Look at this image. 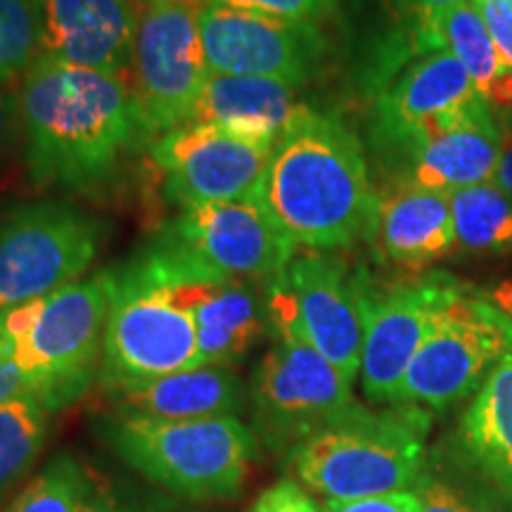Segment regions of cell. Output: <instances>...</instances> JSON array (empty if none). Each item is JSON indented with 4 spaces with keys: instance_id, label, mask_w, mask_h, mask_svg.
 Returning a JSON list of instances; mask_svg holds the SVG:
<instances>
[{
    "instance_id": "6da1fadb",
    "label": "cell",
    "mask_w": 512,
    "mask_h": 512,
    "mask_svg": "<svg viewBox=\"0 0 512 512\" xmlns=\"http://www.w3.org/2000/svg\"><path fill=\"white\" fill-rule=\"evenodd\" d=\"M17 93L24 164L38 190L105 197L150 145L124 76L36 57Z\"/></svg>"
},
{
    "instance_id": "7a4b0ae2",
    "label": "cell",
    "mask_w": 512,
    "mask_h": 512,
    "mask_svg": "<svg viewBox=\"0 0 512 512\" xmlns=\"http://www.w3.org/2000/svg\"><path fill=\"white\" fill-rule=\"evenodd\" d=\"M259 202L294 245L311 252L368 238L377 192L361 140L335 114L302 105L273 147Z\"/></svg>"
},
{
    "instance_id": "3957f363",
    "label": "cell",
    "mask_w": 512,
    "mask_h": 512,
    "mask_svg": "<svg viewBox=\"0 0 512 512\" xmlns=\"http://www.w3.org/2000/svg\"><path fill=\"white\" fill-rule=\"evenodd\" d=\"M430 415L411 403L370 411L361 403L285 453L292 475L339 501L413 491L425 475Z\"/></svg>"
},
{
    "instance_id": "277c9868",
    "label": "cell",
    "mask_w": 512,
    "mask_h": 512,
    "mask_svg": "<svg viewBox=\"0 0 512 512\" xmlns=\"http://www.w3.org/2000/svg\"><path fill=\"white\" fill-rule=\"evenodd\" d=\"M107 313V271L0 311V356L27 377L48 413L72 406L98 382Z\"/></svg>"
},
{
    "instance_id": "5b68a950",
    "label": "cell",
    "mask_w": 512,
    "mask_h": 512,
    "mask_svg": "<svg viewBox=\"0 0 512 512\" xmlns=\"http://www.w3.org/2000/svg\"><path fill=\"white\" fill-rule=\"evenodd\" d=\"M98 434L128 467L190 501L238 498L259 453L254 430L240 418L155 420L105 413Z\"/></svg>"
},
{
    "instance_id": "8992f818",
    "label": "cell",
    "mask_w": 512,
    "mask_h": 512,
    "mask_svg": "<svg viewBox=\"0 0 512 512\" xmlns=\"http://www.w3.org/2000/svg\"><path fill=\"white\" fill-rule=\"evenodd\" d=\"M297 254L261 202L181 209L131 259L159 283L242 280L268 287Z\"/></svg>"
},
{
    "instance_id": "52a82bcc",
    "label": "cell",
    "mask_w": 512,
    "mask_h": 512,
    "mask_svg": "<svg viewBox=\"0 0 512 512\" xmlns=\"http://www.w3.org/2000/svg\"><path fill=\"white\" fill-rule=\"evenodd\" d=\"M266 313L273 344L254 368L249 387L252 430L268 451L285 456L356 403L354 382L311 347L285 306L268 292Z\"/></svg>"
},
{
    "instance_id": "ba28073f",
    "label": "cell",
    "mask_w": 512,
    "mask_h": 512,
    "mask_svg": "<svg viewBox=\"0 0 512 512\" xmlns=\"http://www.w3.org/2000/svg\"><path fill=\"white\" fill-rule=\"evenodd\" d=\"M107 275L110 313L98 373L102 394L202 366L195 323L169 287L133 259L107 268Z\"/></svg>"
},
{
    "instance_id": "9c48e42d",
    "label": "cell",
    "mask_w": 512,
    "mask_h": 512,
    "mask_svg": "<svg viewBox=\"0 0 512 512\" xmlns=\"http://www.w3.org/2000/svg\"><path fill=\"white\" fill-rule=\"evenodd\" d=\"M98 216L64 202H17L0 214V311L81 278L105 245Z\"/></svg>"
},
{
    "instance_id": "30bf717a",
    "label": "cell",
    "mask_w": 512,
    "mask_h": 512,
    "mask_svg": "<svg viewBox=\"0 0 512 512\" xmlns=\"http://www.w3.org/2000/svg\"><path fill=\"white\" fill-rule=\"evenodd\" d=\"M207 0H143L128 86L150 145L188 124L209 69L200 17Z\"/></svg>"
},
{
    "instance_id": "8fae6325",
    "label": "cell",
    "mask_w": 512,
    "mask_h": 512,
    "mask_svg": "<svg viewBox=\"0 0 512 512\" xmlns=\"http://www.w3.org/2000/svg\"><path fill=\"white\" fill-rule=\"evenodd\" d=\"M508 356L512 320L491 299L460 287L413 356L394 403L441 411L465 399Z\"/></svg>"
},
{
    "instance_id": "7c38bea8",
    "label": "cell",
    "mask_w": 512,
    "mask_h": 512,
    "mask_svg": "<svg viewBox=\"0 0 512 512\" xmlns=\"http://www.w3.org/2000/svg\"><path fill=\"white\" fill-rule=\"evenodd\" d=\"M273 147L214 126L185 124L150 145L164 197L178 209L259 202Z\"/></svg>"
},
{
    "instance_id": "4fadbf2b",
    "label": "cell",
    "mask_w": 512,
    "mask_h": 512,
    "mask_svg": "<svg viewBox=\"0 0 512 512\" xmlns=\"http://www.w3.org/2000/svg\"><path fill=\"white\" fill-rule=\"evenodd\" d=\"M204 60L211 74L259 76L302 88L328 55L318 24L268 17L228 5H204L200 17Z\"/></svg>"
},
{
    "instance_id": "5bb4252c",
    "label": "cell",
    "mask_w": 512,
    "mask_h": 512,
    "mask_svg": "<svg viewBox=\"0 0 512 512\" xmlns=\"http://www.w3.org/2000/svg\"><path fill=\"white\" fill-rule=\"evenodd\" d=\"M503 136L482 95L425 121L411 138L380 155L394 185L453 192L496 178Z\"/></svg>"
},
{
    "instance_id": "9a60e30c",
    "label": "cell",
    "mask_w": 512,
    "mask_h": 512,
    "mask_svg": "<svg viewBox=\"0 0 512 512\" xmlns=\"http://www.w3.org/2000/svg\"><path fill=\"white\" fill-rule=\"evenodd\" d=\"M448 273H422L377 292L363 275L361 387L375 403H394L403 375L439 313L460 292Z\"/></svg>"
},
{
    "instance_id": "2e32d148",
    "label": "cell",
    "mask_w": 512,
    "mask_h": 512,
    "mask_svg": "<svg viewBox=\"0 0 512 512\" xmlns=\"http://www.w3.org/2000/svg\"><path fill=\"white\" fill-rule=\"evenodd\" d=\"M297 330L351 382L361 370L363 275L328 252L294 254L287 271L266 287Z\"/></svg>"
},
{
    "instance_id": "e0dca14e",
    "label": "cell",
    "mask_w": 512,
    "mask_h": 512,
    "mask_svg": "<svg viewBox=\"0 0 512 512\" xmlns=\"http://www.w3.org/2000/svg\"><path fill=\"white\" fill-rule=\"evenodd\" d=\"M38 57L128 76L143 0H36Z\"/></svg>"
},
{
    "instance_id": "ac0fdd59",
    "label": "cell",
    "mask_w": 512,
    "mask_h": 512,
    "mask_svg": "<svg viewBox=\"0 0 512 512\" xmlns=\"http://www.w3.org/2000/svg\"><path fill=\"white\" fill-rule=\"evenodd\" d=\"M477 88L460 60L448 50L418 53L392 74L373 107L370 143L375 155L394 150L441 112L477 98Z\"/></svg>"
},
{
    "instance_id": "d6986e66",
    "label": "cell",
    "mask_w": 512,
    "mask_h": 512,
    "mask_svg": "<svg viewBox=\"0 0 512 512\" xmlns=\"http://www.w3.org/2000/svg\"><path fill=\"white\" fill-rule=\"evenodd\" d=\"M162 285L192 316L202 366L233 368L268 330L266 287L242 280H178Z\"/></svg>"
},
{
    "instance_id": "ffe728a7",
    "label": "cell",
    "mask_w": 512,
    "mask_h": 512,
    "mask_svg": "<svg viewBox=\"0 0 512 512\" xmlns=\"http://www.w3.org/2000/svg\"><path fill=\"white\" fill-rule=\"evenodd\" d=\"M368 240L389 266L422 275L456 247L451 197L444 192L394 185L377 195Z\"/></svg>"
},
{
    "instance_id": "44dd1931",
    "label": "cell",
    "mask_w": 512,
    "mask_h": 512,
    "mask_svg": "<svg viewBox=\"0 0 512 512\" xmlns=\"http://www.w3.org/2000/svg\"><path fill=\"white\" fill-rule=\"evenodd\" d=\"M110 413L155 420L238 418L247 408L245 384L233 368L200 366L102 394Z\"/></svg>"
},
{
    "instance_id": "7402d4cb",
    "label": "cell",
    "mask_w": 512,
    "mask_h": 512,
    "mask_svg": "<svg viewBox=\"0 0 512 512\" xmlns=\"http://www.w3.org/2000/svg\"><path fill=\"white\" fill-rule=\"evenodd\" d=\"M302 105L297 88L283 81L209 72L188 124L214 126L233 136L275 145Z\"/></svg>"
},
{
    "instance_id": "603a6c76",
    "label": "cell",
    "mask_w": 512,
    "mask_h": 512,
    "mask_svg": "<svg viewBox=\"0 0 512 512\" xmlns=\"http://www.w3.org/2000/svg\"><path fill=\"white\" fill-rule=\"evenodd\" d=\"M411 43L418 53L448 50L456 55L486 105L512 112V69L498 55L472 0L413 19Z\"/></svg>"
},
{
    "instance_id": "cb8c5ba5",
    "label": "cell",
    "mask_w": 512,
    "mask_h": 512,
    "mask_svg": "<svg viewBox=\"0 0 512 512\" xmlns=\"http://www.w3.org/2000/svg\"><path fill=\"white\" fill-rule=\"evenodd\" d=\"M456 247L477 254L512 252V195L494 181L451 195Z\"/></svg>"
},
{
    "instance_id": "d4e9b609",
    "label": "cell",
    "mask_w": 512,
    "mask_h": 512,
    "mask_svg": "<svg viewBox=\"0 0 512 512\" xmlns=\"http://www.w3.org/2000/svg\"><path fill=\"white\" fill-rule=\"evenodd\" d=\"M48 411L34 396L0 406V503L29 475L48 439Z\"/></svg>"
},
{
    "instance_id": "484cf974",
    "label": "cell",
    "mask_w": 512,
    "mask_h": 512,
    "mask_svg": "<svg viewBox=\"0 0 512 512\" xmlns=\"http://www.w3.org/2000/svg\"><path fill=\"white\" fill-rule=\"evenodd\" d=\"M463 437L479 463L512 437V356L503 358L463 420Z\"/></svg>"
},
{
    "instance_id": "4316f807",
    "label": "cell",
    "mask_w": 512,
    "mask_h": 512,
    "mask_svg": "<svg viewBox=\"0 0 512 512\" xmlns=\"http://www.w3.org/2000/svg\"><path fill=\"white\" fill-rule=\"evenodd\" d=\"M91 475L69 451L57 453L5 512H79Z\"/></svg>"
},
{
    "instance_id": "83f0119b",
    "label": "cell",
    "mask_w": 512,
    "mask_h": 512,
    "mask_svg": "<svg viewBox=\"0 0 512 512\" xmlns=\"http://www.w3.org/2000/svg\"><path fill=\"white\" fill-rule=\"evenodd\" d=\"M36 57V0H0V83L22 81Z\"/></svg>"
},
{
    "instance_id": "f1b7e54d",
    "label": "cell",
    "mask_w": 512,
    "mask_h": 512,
    "mask_svg": "<svg viewBox=\"0 0 512 512\" xmlns=\"http://www.w3.org/2000/svg\"><path fill=\"white\" fill-rule=\"evenodd\" d=\"M413 494L418 496V512H494L482 494L460 484L446 482V479L432 477L427 470L413 489Z\"/></svg>"
},
{
    "instance_id": "f546056e",
    "label": "cell",
    "mask_w": 512,
    "mask_h": 512,
    "mask_svg": "<svg viewBox=\"0 0 512 512\" xmlns=\"http://www.w3.org/2000/svg\"><path fill=\"white\" fill-rule=\"evenodd\" d=\"M209 3L311 24L325 22L337 12V0H209Z\"/></svg>"
},
{
    "instance_id": "4dcf8cb0",
    "label": "cell",
    "mask_w": 512,
    "mask_h": 512,
    "mask_svg": "<svg viewBox=\"0 0 512 512\" xmlns=\"http://www.w3.org/2000/svg\"><path fill=\"white\" fill-rule=\"evenodd\" d=\"M249 512H323L309 491L294 479H280L256 498Z\"/></svg>"
},
{
    "instance_id": "1f68e13d",
    "label": "cell",
    "mask_w": 512,
    "mask_h": 512,
    "mask_svg": "<svg viewBox=\"0 0 512 512\" xmlns=\"http://www.w3.org/2000/svg\"><path fill=\"white\" fill-rule=\"evenodd\" d=\"M79 512H159L140 498L126 494L124 489L102 482V479H93L88 482L86 494L81 498Z\"/></svg>"
},
{
    "instance_id": "d6a6232c",
    "label": "cell",
    "mask_w": 512,
    "mask_h": 512,
    "mask_svg": "<svg viewBox=\"0 0 512 512\" xmlns=\"http://www.w3.org/2000/svg\"><path fill=\"white\" fill-rule=\"evenodd\" d=\"M501 60L512 69V0H472Z\"/></svg>"
},
{
    "instance_id": "836d02e7",
    "label": "cell",
    "mask_w": 512,
    "mask_h": 512,
    "mask_svg": "<svg viewBox=\"0 0 512 512\" xmlns=\"http://www.w3.org/2000/svg\"><path fill=\"white\" fill-rule=\"evenodd\" d=\"M418 496L413 491L403 494H384V496H368V498H351V501H339L330 498L323 505V512H418Z\"/></svg>"
},
{
    "instance_id": "e575fe53",
    "label": "cell",
    "mask_w": 512,
    "mask_h": 512,
    "mask_svg": "<svg viewBox=\"0 0 512 512\" xmlns=\"http://www.w3.org/2000/svg\"><path fill=\"white\" fill-rule=\"evenodd\" d=\"M22 138V114H19V93L8 83H0V159Z\"/></svg>"
},
{
    "instance_id": "d590c367",
    "label": "cell",
    "mask_w": 512,
    "mask_h": 512,
    "mask_svg": "<svg viewBox=\"0 0 512 512\" xmlns=\"http://www.w3.org/2000/svg\"><path fill=\"white\" fill-rule=\"evenodd\" d=\"M31 396L29 382L27 377L19 373V368L15 363L8 361L5 356H0V406L5 401L15 399V396Z\"/></svg>"
},
{
    "instance_id": "8d00e7d4",
    "label": "cell",
    "mask_w": 512,
    "mask_h": 512,
    "mask_svg": "<svg viewBox=\"0 0 512 512\" xmlns=\"http://www.w3.org/2000/svg\"><path fill=\"white\" fill-rule=\"evenodd\" d=\"M482 467L496 482H501L505 489L512 491V437L498 448L494 456L484 460Z\"/></svg>"
},
{
    "instance_id": "74e56055",
    "label": "cell",
    "mask_w": 512,
    "mask_h": 512,
    "mask_svg": "<svg viewBox=\"0 0 512 512\" xmlns=\"http://www.w3.org/2000/svg\"><path fill=\"white\" fill-rule=\"evenodd\" d=\"M501 136H503L501 162H498L494 183L501 190L508 192V195H512V119H505L501 124Z\"/></svg>"
},
{
    "instance_id": "f35d334b",
    "label": "cell",
    "mask_w": 512,
    "mask_h": 512,
    "mask_svg": "<svg viewBox=\"0 0 512 512\" xmlns=\"http://www.w3.org/2000/svg\"><path fill=\"white\" fill-rule=\"evenodd\" d=\"M394 3L403 15H408L411 19H420L434 15V12L453 8V5L463 3V0H394Z\"/></svg>"
},
{
    "instance_id": "ab89813d",
    "label": "cell",
    "mask_w": 512,
    "mask_h": 512,
    "mask_svg": "<svg viewBox=\"0 0 512 512\" xmlns=\"http://www.w3.org/2000/svg\"><path fill=\"white\" fill-rule=\"evenodd\" d=\"M489 299L505 313V316L512 320V278H505L498 285H494Z\"/></svg>"
}]
</instances>
